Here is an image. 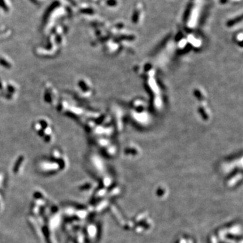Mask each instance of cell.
I'll list each match as a JSON object with an SVG mask.
<instances>
[{
    "label": "cell",
    "instance_id": "cell-1",
    "mask_svg": "<svg viewBox=\"0 0 243 243\" xmlns=\"http://www.w3.org/2000/svg\"><path fill=\"white\" fill-rule=\"evenodd\" d=\"M59 6H60V2H59V1H55L50 4V6L47 8V10H45V14L43 15V20L44 22H47V19L49 18V17H50L51 14H52L57 8H58Z\"/></svg>",
    "mask_w": 243,
    "mask_h": 243
},
{
    "label": "cell",
    "instance_id": "cell-2",
    "mask_svg": "<svg viewBox=\"0 0 243 243\" xmlns=\"http://www.w3.org/2000/svg\"><path fill=\"white\" fill-rule=\"evenodd\" d=\"M193 4L192 3L188 4V6H187L186 10H185L184 14V17H183V20H184V22H186L187 21H188L189 17H190V15H191V11H192V9H193Z\"/></svg>",
    "mask_w": 243,
    "mask_h": 243
},
{
    "label": "cell",
    "instance_id": "cell-3",
    "mask_svg": "<svg viewBox=\"0 0 243 243\" xmlns=\"http://www.w3.org/2000/svg\"><path fill=\"white\" fill-rule=\"evenodd\" d=\"M242 19V16H240L236 17V18H235L232 19V20H229L228 22V23H227V25L228 27L233 26V25L236 24V23H238V22H241Z\"/></svg>",
    "mask_w": 243,
    "mask_h": 243
},
{
    "label": "cell",
    "instance_id": "cell-4",
    "mask_svg": "<svg viewBox=\"0 0 243 243\" xmlns=\"http://www.w3.org/2000/svg\"><path fill=\"white\" fill-rule=\"evenodd\" d=\"M138 18H139V11L137 10H136L134 11V13L133 14V17H132V20H133V22L134 23H136L138 20Z\"/></svg>",
    "mask_w": 243,
    "mask_h": 243
},
{
    "label": "cell",
    "instance_id": "cell-5",
    "mask_svg": "<svg viewBox=\"0 0 243 243\" xmlns=\"http://www.w3.org/2000/svg\"><path fill=\"white\" fill-rule=\"evenodd\" d=\"M80 12L82 14H93L94 13V10L92 8H84L80 10Z\"/></svg>",
    "mask_w": 243,
    "mask_h": 243
},
{
    "label": "cell",
    "instance_id": "cell-6",
    "mask_svg": "<svg viewBox=\"0 0 243 243\" xmlns=\"http://www.w3.org/2000/svg\"><path fill=\"white\" fill-rule=\"evenodd\" d=\"M0 7H1L2 9H3L4 11L8 12L9 11V8H8L7 4L6 3V2L4 0H0Z\"/></svg>",
    "mask_w": 243,
    "mask_h": 243
},
{
    "label": "cell",
    "instance_id": "cell-7",
    "mask_svg": "<svg viewBox=\"0 0 243 243\" xmlns=\"http://www.w3.org/2000/svg\"><path fill=\"white\" fill-rule=\"evenodd\" d=\"M106 3L110 7H114L117 5V1L116 0H107Z\"/></svg>",
    "mask_w": 243,
    "mask_h": 243
},
{
    "label": "cell",
    "instance_id": "cell-8",
    "mask_svg": "<svg viewBox=\"0 0 243 243\" xmlns=\"http://www.w3.org/2000/svg\"><path fill=\"white\" fill-rule=\"evenodd\" d=\"M68 1L70 2V3H71L73 6H76V3L74 1V0H68Z\"/></svg>",
    "mask_w": 243,
    "mask_h": 243
},
{
    "label": "cell",
    "instance_id": "cell-9",
    "mask_svg": "<svg viewBox=\"0 0 243 243\" xmlns=\"http://www.w3.org/2000/svg\"><path fill=\"white\" fill-rule=\"evenodd\" d=\"M31 1L33 2V3H35V5H37V4L39 3H38V1H37V0H31Z\"/></svg>",
    "mask_w": 243,
    "mask_h": 243
},
{
    "label": "cell",
    "instance_id": "cell-10",
    "mask_svg": "<svg viewBox=\"0 0 243 243\" xmlns=\"http://www.w3.org/2000/svg\"><path fill=\"white\" fill-rule=\"evenodd\" d=\"M227 2V0H220V3H226Z\"/></svg>",
    "mask_w": 243,
    "mask_h": 243
}]
</instances>
